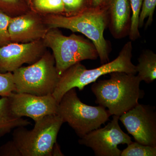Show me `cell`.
<instances>
[{
    "instance_id": "obj_24",
    "label": "cell",
    "mask_w": 156,
    "mask_h": 156,
    "mask_svg": "<svg viewBox=\"0 0 156 156\" xmlns=\"http://www.w3.org/2000/svg\"><path fill=\"white\" fill-rule=\"evenodd\" d=\"M0 156H21L13 140L8 141L0 147Z\"/></svg>"
},
{
    "instance_id": "obj_18",
    "label": "cell",
    "mask_w": 156,
    "mask_h": 156,
    "mask_svg": "<svg viewBox=\"0 0 156 156\" xmlns=\"http://www.w3.org/2000/svg\"><path fill=\"white\" fill-rule=\"evenodd\" d=\"M0 9L11 17L19 16L30 10L25 0H0Z\"/></svg>"
},
{
    "instance_id": "obj_21",
    "label": "cell",
    "mask_w": 156,
    "mask_h": 156,
    "mask_svg": "<svg viewBox=\"0 0 156 156\" xmlns=\"http://www.w3.org/2000/svg\"><path fill=\"white\" fill-rule=\"evenodd\" d=\"M15 92L13 73H0V96L9 97Z\"/></svg>"
},
{
    "instance_id": "obj_23",
    "label": "cell",
    "mask_w": 156,
    "mask_h": 156,
    "mask_svg": "<svg viewBox=\"0 0 156 156\" xmlns=\"http://www.w3.org/2000/svg\"><path fill=\"white\" fill-rule=\"evenodd\" d=\"M64 5L65 15L70 16L80 13L87 7V0H62Z\"/></svg>"
},
{
    "instance_id": "obj_6",
    "label": "cell",
    "mask_w": 156,
    "mask_h": 156,
    "mask_svg": "<svg viewBox=\"0 0 156 156\" xmlns=\"http://www.w3.org/2000/svg\"><path fill=\"white\" fill-rule=\"evenodd\" d=\"M12 73L15 92L37 96L52 94L60 77L53 54L48 50L34 63L21 66Z\"/></svg>"
},
{
    "instance_id": "obj_3",
    "label": "cell",
    "mask_w": 156,
    "mask_h": 156,
    "mask_svg": "<svg viewBox=\"0 0 156 156\" xmlns=\"http://www.w3.org/2000/svg\"><path fill=\"white\" fill-rule=\"evenodd\" d=\"M132 50V43L128 41L114 60L94 69H87L80 62L73 65L60 76L52 95L58 104L62 96L70 89L78 88L81 91L87 85L96 82L101 76L114 72L136 74V66L131 62Z\"/></svg>"
},
{
    "instance_id": "obj_26",
    "label": "cell",
    "mask_w": 156,
    "mask_h": 156,
    "mask_svg": "<svg viewBox=\"0 0 156 156\" xmlns=\"http://www.w3.org/2000/svg\"><path fill=\"white\" fill-rule=\"evenodd\" d=\"M51 155H52V156H64L63 154L62 153L59 146L56 142L53 145Z\"/></svg>"
},
{
    "instance_id": "obj_12",
    "label": "cell",
    "mask_w": 156,
    "mask_h": 156,
    "mask_svg": "<svg viewBox=\"0 0 156 156\" xmlns=\"http://www.w3.org/2000/svg\"><path fill=\"white\" fill-rule=\"evenodd\" d=\"M41 14L29 10L11 17L9 31L11 43H28L42 40L50 30Z\"/></svg>"
},
{
    "instance_id": "obj_16",
    "label": "cell",
    "mask_w": 156,
    "mask_h": 156,
    "mask_svg": "<svg viewBox=\"0 0 156 156\" xmlns=\"http://www.w3.org/2000/svg\"><path fill=\"white\" fill-rule=\"evenodd\" d=\"M27 3L30 10L41 15H65L64 5L62 0H27Z\"/></svg>"
},
{
    "instance_id": "obj_2",
    "label": "cell",
    "mask_w": 156,
    "mask_h": 156,
    "mask_svg": "<svg viewBox=\"0 0 156 156\" xmlns=\"http://www.w3.org/2000/svg\"><path fill=\"white\" fill-rule=\"evenodd\" d=\"M42 16L49 29L65 28L73 33L83 34L95 45L101 63L108 62L109 44L104 37V32L108 24L107 9L87 7L73 16L55 14Z\"/></svg>"
},
{
    "instance_id": "obj_9",
    "label": "cell",
    "mask_w": 156,
    "mask_h": 156,
    "mask_svg": "<svg viewBox=\"0 0 156 156\" xmlns=\"http://www.w3.org/2000/svg\"><path fill=\"white\" fill-rule=\"evenodd\" d=\"M136 142L156 147V113L154 108L139 103L119 118Z\"/></svg>"
},
{
    "instance_id": "obj_4",
    "label": "cell",
    "mask_w": 156,
    "mask_h": 156,
    "mask_svg": "<svg viewBox=\"0 0 156 156\" xmlns=\"http://www.w3.org/2000/svg\"><path fill=\"white\" fill-rule=\"evenodd\" d=\"M50 48L59 76L73 65L85 60H95L98 57L97 49L92 41L73 33L65 36L58 28H50L43 39Z\"/></svg>"
},
{
    "instance_id": "obj_17",
    "label": "cell",
    "mask_w": 156,
    "mask_h": 156,
    "mask_svg": "<svg viewBox=\"0 0 156 156\" xmlns=\"http://www.w3.org/2000/svg\"><path fill=\"white\" fill-rule=\"evenodd\" d=\"M129 1L131 6V14L128 35L131 41H134L140 37L139 20L143 0H129Z\"/></svg>"
},
{
    "instance_id": "obj_10",
    "label": "cell",
    "mask_w": 156,
    "mask_h": 156,
    "mask_svg": "<svg viewBox=\"0 0 156 156\" xmlns=\"http://www.w3.org/2000/svg\"><path fill=\"white\" fill-rule=\"evenodd\" d=\"M47 49L43 39L28 43H10L0 47V73H13L25 63L33 64Z\"/></svg>"
},
{
    "instance_id": "obj_22",
    "label": "cell",
    "mask_w": 156,
    "mask_h": 156,
    "mask_svg": "<svg viewBox=\"0 0 156 156\" xmlns=\"http://www.w3.org/2000/svg\"><path fill=\"white\" fill-rule=\"evenodd\" d=\"M11 17L0 9V47L11 43L9 27Z\"/></svg>"
},
{
    "instance_id": "obj_8",
    "label": "cell",
    "mask_w": 156,
    "mask_h": 156,
    "mask_svg": "<svg viewBox=\"0 0 156 156\" xmlns=\"http://www.w3.org/2000/svg\"><path fill=\"white\" fill-rule=\"evenodd\" d=\"M119 116L113 115L112 120L103 128H98L84 135L79 140L81 145L91 148L96 156H121L119 144H130L131 137L121 129Z\"/></svg>"
},
{
    "instance_id": "obj_20",
    "label": "cell",
    "mask_w": 156,
    "mask_h": 156,
    "mask_svg": "<svg viewBox=\"0 0 156 156\" xmlns=\"http://www.w3.org/2000/svg\"><path fill=\"white\" fill-rule=\"evenodd\" d=\"M156 6V0H143L139 17V28L143 26L146 19L147 20L146 23L145 28L151 25L153 21L154 14Z\"/></svg>"
},
{
    "instance_id": "obj_1",
    "label": "cell",
    "mask_w": 156,
    "mask_h": 156,
    "mask_svg": "<svg viewBox=\"0 0 156 156\" xmlns=\"http://www.w3.org/2000/svg\"><path fill=\"white\" fill-rule=\"evenodd\" d=\"M109 75L108 80L94 83L91 90L95 103L107 108L111 115L120 117L137 105L144 92L140 88L141 81L136 74L114 72Z\"/></svg>"
},
{
    "instance_id": "obj_7",
    "label": "cell",
    "mask_w": 156,
    "mask_h": 156,
    "mask_svg": "<svg viewBox=\"0 0 156 156\" xmlns=\"http://www.w3.org/2000/svg\"><path fill=\"white\" fill-rule=\"evenodd\" d=\"M57 115L63 123L69 124L80 138L100 128L111 116L103 107L90 106L82 102L75 88L70 89L62 98Z\"/></svg>"
},
{
    "instance_id": "obj_13",
    "label": "cell",
    "mask_w": 156,
    "mask_h": 156,
    "mask_svg": "<svg viewBox=\"0 0 156 156\" xmlns=\"http://www.w3.org/2000/svg\"><path fill=\"white\" fill-rule=\"evenodd\" d=\"M107 9L108 26L113 37L120 39L128 35L131 18L129 0H110Z\"/></svg>"
},
{
    "instance_id": "obj_19",
    "label": "cell",
    "mask_w": 156,
    "mask_h": 156,
    "mask_svg": "<svg viewBox=\"0 0 156 156\" xmlns=\"http://www.w3.org/2000/svg\"><path fill=\"white\" fill-rule=\"evenodd\" d=\"M156 147L132 142L122 151L121 156H156Z\"/></svg>"
},
{
    "instance_id": "obj_11",
    "label": "cell",
    "mask_w": 156,
    "mask_h": 156,
    "mask_svg": "<svg viewBox=\"0 0 156 156\" xmlns=\"http://www.w3.org/2000/svg\"><path fill=\"white\" fill-rule=\"evenodd\" d=\"M8 97L11 112L16 117H29L35 122L46 116L57 115L58 104L52 94L37 96L13 92Z\"/></svg>"
},
{
    "instance_id": "obj_15",
    "label": "cell",
    "mask_w": 156,
    "mask_h": 156,
    "mask_svg": "<svg viewBox=\"0 0 156 156\" xmlns=\"http://www.w3.org/2000/svg\"><path fill=\"white\" fill-rule=\"evenodd\" d=\"M136 66L137 76L140 80L147 83L153 82L156 78V54L153 51L147 50L143 51L138 58Z\"/></svg>"
},
{
    "instance_id": "obj_25",
    "label": "cell",
    "mask_w": 156,
    "mask_h": 156,
    "mask_svg": "<svg viewBox=\"0 0 156 156\" xmlns=\"http://www.w3.org/2000/svg\"><path fill=\"white\" fill-rule=\"evenodd\" d=\"M110 0H87V7L94 9H107Z\"/></svg>"
},
{
    "instance_id": "obj_5",
    "label": "cell",
    "mask_w": 156,
    "mask_h": 156,
    "mask_svg": "<svg viewBox=\"0 0 156 156\" xmlns=\"http://www.w3.org/2000/svg\"><path fill=\"white\" fill-rule=\"evenodd\" d=\"M63 122L58 115H50L35 122L32 130L14 129L13 140L21 156H52L53 145Z\"/></svg>"
},
{
    "instance_id": "obj_14",
    "label": "cell",
    "mask_w": 156,
    "mask_h": 156,
    "mask_svg": "<svg viewBox=\"0 0 156 156\" xmlns=\"http://www.w3.org/2000/svg\"><path fill=\"white\" fill-rule=\"evenodd\" d=\"M30 122L23 118L16 117L11 112L8 97L0 99V138L19 127H26Z\"/></svg>"
},
{
    "instance_id": "obj_27",
    "label": "cell",
    "mask_w": 156,
    "mask_h": 156,
    "mask_svg": "<svg viewBox=\"0 0 156 156\" xmlns=\"http://www.w3.org/2000/svg\"><path fill=\"white\" fill-rule=\"evenodd\" d=\"M27 0H25L26 2H27Z\"/></svg>"
}]
</instances>
